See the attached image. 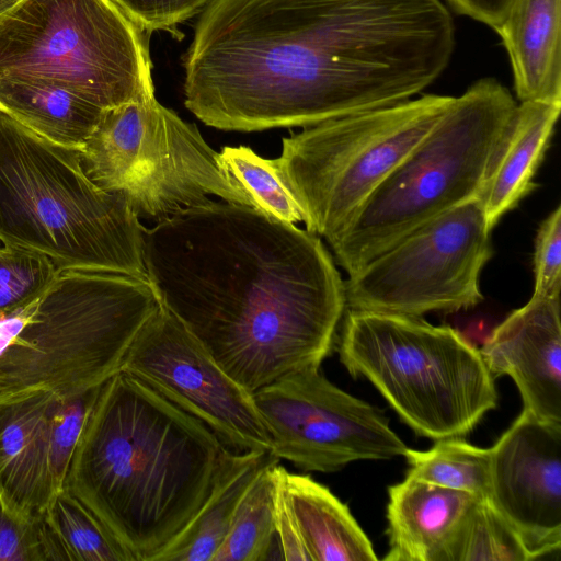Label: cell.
Returning a JSON list of instances; mask_svg holds the SVG:
<instances>
[{"label":"cell","mask_w":561,"mask_h":561,"mask_svg":"<svg viewBox=\"0 0 561 561\" xmlns=\"http://www.w3.org/2000/svg\"><path fill=\"white\" fill-rule=\"evenodd\" d=\"M454 48L440 0H214L183 58L184 104L222 130L311 126L410 100Z\"/></svg>","instance_id":"obj_1"},{"label":"cell","mask_w":561,"mask_h":561,"mask_svg":"<svg viewBox=\"0 0 561 561\" xmlns=\"http://www.w3.org/2000/svg\"><path fill=\"white\" fill-rule=\"evenodd\" d=\"M144 262L159 301L251 393L332 351L345 280L294 224L210 199L144 228Z\"/></svg>","instance_id":"obj_2"},{"label":"cell","mask_w":561,"mask_h":561,"mask_svg":"<svg viewBox=\"0 0 561 561\" xmlns=\"http://www.w3.org/2000/svg\"><path fill=\"white\" fill-rule=\"evenodd\" d=\"M227 448L203 422L119 370L100 390L64 489L134 561H157L203 507Z\"/></svg>","instance_id":"obj_3"},{"label":"cell","mask_w":561,"mask_h":561,"mask_svg":"<svg viewBox=\"0 0 561 561\" xmlns=\"http://www.w3.org/2000/svg\"><path fill=\"white\" fill-rule=\"evenodd\" d=\"M144 226L127 201L99 186L78 150L37 135L0 108V240L57 268L149 280Z\"/></svg>","instance_id":"obj_4"},{"label":"cell","mask_w":561,"mask_h":561,"mask_svg":"<svg viewBox=\"0 0 561 561\" xmlns=\"http://www.w3.org/2000/svg\"><path fill=\"white\" fill-rule=\"evenodd\" d=\"M158 305L147 279L60 268L37 298L0 317V398L39 389L70 396L104 383Z\"/></svg>","instance_id":"obj_5"},{"label":"cell","mask_w":561,"mask_h":561,"mask_svg":"<svg viewBox=\"0 0 561 561\" xmlns=\"http://www.w3.org/2000/svg\"><path fill=\"white\" fill-rule=\"evenodd\" d=\"M517 103L496 79L470 85L331 241L353 275L403 237L472 198L490 176Z\"/></svg>","instance_id":"obj_6"},{"label":"cell","mask_w":561,"mask_h":561,"mask_svg":"<svg viewBox=\"0 0 561 561\" xmlns=\"http://www.w3.org/2000/svg\"><path fill=\"white\" fill-rule=\"evenodd\" d=\"M345 310L341 363L368 379L416 435L462 437L496 407L494 377L456 329L422 317Z\"/></svg>","instance_id":"obj_7"},{"label":"cell","mask_w":561,"mask_h":561,"mask_svg":"<svg viewBox=\"0 0 561 561\" xmlns=\"http://www.w3.org/2000/svg\"><path fill=\"white\" fill-rule=\"evenodd\" d=\"M56 83L103 110L154 94L148 35L112 0H21L0 16V78Z\"/></svg>","instance_id":"obj_8"},{"label":"cell","mask_w":561,"mask_h":561,"mask_svg":"<svg viewBox=\"0 0 561 561\" xmlns=\"http://www.w3.org/2000/svg\"><path fill=\"white\" fill-rule=\"evenodd\" d=\"M455 96L425 94L347 115L283 139L274 159L306 215V230L328 242L431 131Z\"/></svg>","instance_id":"obj_9"},{"label":"cell","mask_w":561,"mask_h":561,"mask_svg":"<svg viewBox=\"0 0 561 561\" xmlns=\"http://www.w3.org/2000/svg\"><path fill=\"white\" fill-rule=\"evenodd\" d=\"M78 151L90 178L122 195L139 219L160 221L209 202L208 195L257 208L227 178L196 126L154 94L106 110Z\"/></svg>","instance_id":"obj_10"},{"label":"cell","mask_w":561,"mask_h":561,"mask_svg":"<svg viewBox=\"0 0 561 561\" xmlns=\"http://www.w3.org/2000/svg\"><path fill=\"white\" fill-rule=\"evenodd\" d=\"M491 231L480 197L443 213L350 275L346 309L422 317L477 306Z\"/></svg>","instance_id":"obj_11"},{"label":"cell","mask_w":561,"mask_h":561,"mask_svg":"<svg viewBox=\"0 0 561 561\" xmlns=\"http://www.w3.org/2000/svg\"><path fill=\"white\" fill-rule=\"evenodd\" d=\"M252 396L271 453L302 471L335 472L356 460L391 459L408 449L380 409L337 388L320 367L288 374Z\"/></svg>","instance_id":"obj_12"},{"label":"cell","mask_w":561,"mask_h":561,"mask_svg":"<svg viewBox=\"0 0 561 561\" xmlns=\"http://www.w3.org/2000/svg\"><path fill=\"white\" fill-rule=\"evenodd\" d=\"M121 370L203 422L228 448L271 451L252 393L160 301L134 339Z\"/></svg>","instance_id":"obj_13"},{"label":"cell","mask_w":561,"mask_h":561,"mask_svg":"<svg viewBox=\"0 0 561 561\" xmlns=\"http://www.w3.org/2000/svg\"><path fill=\"white\" fill-rule=\"evenodd\" d=\"M491 449L488 501L533 561L561 550V425L522 411Z\"/></svg>","instance_id":"obj_14"},{"label":"cell","mask_w":561,"mask_h":561,"mask_svg":"<svg viewBox=\"0 0 561 561\" xmlns=\"http://www.w3.org/2000/svg\"><path fill=\"white\" fill-rule=\"evenodd\" d=\"M479 351L493 377L508 375L514 380L524 410L561 425L560 297L531 296Z\"/></svg>","instance_id":"obj_15"},{"label":"cell","mask_w":561,"mask_h":561,"mask_svg":"<svg viewBox=\"0 0 561 561\" xmlns=\"http://www.w3.org/2000/svg\"><path fill=\"white\" fill-rule=\"evenodd\" d=\"M58 394L33 390L0 398V495L19 515L38 519L56 493L49 421Z\"/></svg>","instance_id":"obj_16"},{"label":"cell","mask_w":561,"mask_h":561,"mask_svg":"<svg viewBox=\"0 0 561 561\" xmlns=\"http://www.w3.org/2000/svg\"><path fill=\"white\" fill-rule=\"evenodd\" d=\"M561 0H513L495 32L519 102L561 105Z\"/></svg>","instance_id":"obj_17"},{"label":"cell","mask_w":561,"mask_h":561,"mask_svg":"<svg viewBox=\"0 0 561 561\" xmlns=\"http://www.w3.org/2000/svg\"><path fill=\"white\" fill-rule=\"evenodd\" d=\"M388 495L390 549L383 558L387 561H435L455 526L477 500L468 492L409 477L389 486Z\"/></svg>","instance_id":"obj_18"},{"label":"cell","mask_w":561,"mask_h":561,"mask_svg":"<svg viewBox=\"0 0 561 561\" xmlns=\"http://www.w3.org/2000/svg\"><path fill=\"white\" fill-rule=\"evenodd\" d=\"M277 481L310 561H376L348 507L308 474L277 466Z\"/></svg>","instance_id":"obj_19"},{"label":"cell","mask_w":561,"mask_h":561,"mask_svg":"<svg viewBox=\"0 0 561 561\" xmlns=\"http://www.w3.org/2000/svg\"><path fill=\"white\" fill-rule=\"evenodd\" d=\"M561 105L519 102L480 195L491 229L536 188L534 178L541 164Z\"/></svg>","instance_id":"obj_20"},{"label":"cell","mask_w":561,"mask_h":561,"mask_svg":"<svg viewBox=\"0 0 561 561\" xmlns=\"http://www.w3.org/2000/svg\"><path fill=\"white\" fill-rule=\"evenodd\" d=\"M277 459L271 451L227 448L203 507L157 561H213L244 493L262 469Z\"/></svg>","instance_id":"obj_21"},{"label":"cell","mask_w":561,"mask_h":561,"mask_svg":"<svg viewBox=\"0 0 561 561\" xmlns=\"http://www.w3.org/2000/svg\"><path fill=\"white\" fill-rule=\"evenodd\" d=\"M0 106L57 145L80 150L106 110L50 81L0 78Z\"/></svg>","instance_id":"obj_22"},{"label":"cell","mask_w":561,"mask_h":561,"mask_svg":"<svg viewBox=\"0 0 561 561\" xmlns=\"http://www.w3.org/2000/svg\"><path fill=\"white\" fill-rule=\"evenodd\" d=\"M41 529L46 561H134L103 523L64 488L42 514Z\"/></svg>","instance_id":"obj_23"},{"label":"cell","mask_w":561,"mask_h":561,"mask_svg":"<svg viewBox=\"0 0 561 561\" xmlns=\"http://www.w3.org/2000/svg\"><path fill=\"white\" fill-rule=\"evenodd\" d=\"M278 463V459L270 462L251 483L213 561L272 559L273 540L276 538L275 502Z\"/></svg>","instance_id":"obj_24"},{"label":"cell","mask_w":561,"mask_h":561,"mask_svg":"<svg viewBox=\"0 0 561 561\" xmlns=\"http://www.w3.org/2000/svg\"><path fill=\"white\" fill-rule=\"evenodd\" d=\"M533 561L513 526L488 500L477 499L455 526L435 561Z\"/></svg>","instance_id":"obj_25"},{"label":"cell","mask_w":561,"mask_h":561,"mask_svg":"<svg viewBox=\"0 0 561 561\" xmlns=\"http://www.w3.org/2000/svg\"><path fill=\"white\" fill-rule=\"evenodd\" d=\"M403 456L410 466L407 477L488 500L490 448L454 437L436 440L426 451L408 447Z\"/></svg>","instance_id":"obj_26"},{"label":"cell","mask_w":561,"mask_h":561,"mask_svg":"<svg viewBox=\"0 0 561 561\" xmlns=\"http://www.w3.org/2000/svg\"><path fill=\"white\" fill-rule=\"evenodd\" d=\"M219 164L227 178L245 192L257 209L287 224L305 222L298 201L283 182L274 159H264L251 148L224 147Z\"/></svg>","instance_id":"obj_27"},{"label":"cell","mask_w":561,"mask_h":561,"mask_svg":"<svg viewBox=\"0 0 561 561\" xmlns=\"http://www.w3.org/2000/svg\"><path fill=\"white\" fill-rule=\"evenodd\" d=\"M58 271L46 256L0 240V317L32 302Z\"/></svg>","instance_id":"obj_28"},{"label":"cell","mask_w":561,"mask_h":561,"mask_svg":"<svg viewBox=\"0 0 561 561\" xmlns=\"http://www.w3.org/2000/svg\"><path fill=\"white\" fill-rule=\"evenodd\" d=\"M103 383L70 396H58L49 421V462L55 492L67 471Z\"/></svg>","instance_id":"obj_29"},{"label":"cell","mask_w":561,"mask_h":561,"mask_svg":"<svg viewBox=\"0 0 561 561\" xmlns=\"http://www.w3.org/2000/svg\"><path fill=\"white\" fill-rule=\"evenodd\" d=\"M534 291L537 297H560L561 207L558 205L540 224L534 247Z\"/></svg>","instance_id":"obj_30"},{"label":"cell","mask_w":561,"mask_h":561,"mask_svg":"<svg viewBox=\"0 0 561 561\" xmlns=\"http://www.w3.org/2000/svg\"><path fill=\"white\" fill-rule=\"evenodd\" d=\"M144 33L172 31L202 13L214 0H112Z\"/></svg>","instance_id":"obj_31"},{"label":"cell","mask_w":561,"mask_h":561,"mask_svg":"<svg viewBox=\"0 0 561 561\" xmlns=\"http://www.w3.org/2000/svg\"><path fill=\"white\" fill-rule=\"evenodd\" d=\"M0 561H46L41 518L10 510L0 495Z\"/></svg>","instance_id":"obj_32"},{"label":"cell","mask_w":561,"mask_h":561,"mask_svg":"<svg viewBox=\"0 0 561 561\" xmlns=\"http://www.w3.org/2000/svg\"><path fill=\"white\" fill-rule=\"evenodd\" d=\"M275 526L282 559L287 561H310L293 515L279 490L278 481L275 502Z\"/></svg>","instance_id":"obj_33"},{"label":"cell","mask_w":561,"mask_h":561,"mask_svg":"<svg viewBox=\"0 0 561 561\" xmlns=\"http://www.w3.org/2000/svg\"><path fill=\"white\" fill-rule=\"evenodd\" d=\"M513 0H447L459 14L477 20L494 31L503 21Z\"/></svg>","instance_id":"obj_34"},{"label":"cell","mask_w":561,"mask_h":561,"mask_svg":"<svg viewBox=\"0 0 561 561\" xmlns=\"http://www.w3.org/2000/svg\"><path fill=\"white\" fill-rule=\"evenodd\" d=\"M21 0H0V16L13 8Z\"/></svg>","instance_id":"obj_35"},{"label":"cell","mask_w":561,"mask_h":561,"mask_svg":"<svg viewBox=\"0 0 561 561\" xmlns=\"http://www.w3.org/2000/svg\"><path fill=\"white\" fill-rule=\"evenodd\" d=\"M0 108H1V106H0ZM1 110H2V108H1Z\"/></svg>","instance_id":"obj_36"}]
</instances>
